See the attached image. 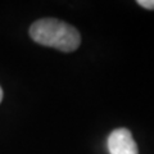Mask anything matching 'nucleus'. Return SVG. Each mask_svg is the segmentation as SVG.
I'll use <instances>...</instances> for the list:
<instances>
[{
  "label": "nucleus",
  "mask_w": 154,
  "mask_h": 154,
  "mask_svg": "<svg viewBox=\"0 0 154 154\" xmlns=\"http://www.w3.org/2000/svg\"><path fill=\"white\" fill-rule=\"evenodd\" d=\"M30 36L37 44L60 51H73L81 44L80 32L73 26L55 18H42L30 27Z\"/></svg>",
  "instance_id": "1"
},
{
  "label": "nucleus",
  "mask_w": 154,
  "mask_h": 154,
  "mask_svg": "<svg viewBox=\"0 0 154 154\" xmlns=\"http://www.w3.org/2000/svg\"><path fill=\"white\" fill-rule=\"evenodd\" d=\"M107 148L109 154H139V149L132 134L123 127L116 128L109 134L107 139Z\"/></svg>",
  "instance_id": "2"
},
{
  "label": "nucleus",
  "mask_w": 154,
  "mask_h": 154,
  "mask_svg": "<svg viewBox=\"0 0 154 154\" xmlns=\"http://www.w3.org/2000/svg\"><path fill=\"white\" fill-rule=\"evenodd\" d=\"M137 4L149 11H154V0H137Z\"/></svg>",
  "instance_id": "3"
},
{
  "label": "nucleus",
  "mask_w": 154,
  "mask_h": 154,
  "mask_svg": "<svg viewBox=\"0 0 154 154\" xmlns=\"http://www.w3.org/2000/svg\"><path fill=\"white\" fill-rule=\"evenodd\" d=\"M2 100H3V90L0 88V103H2Z\"/></svg>",
  "instance_id": "4"
}]
</instances>
